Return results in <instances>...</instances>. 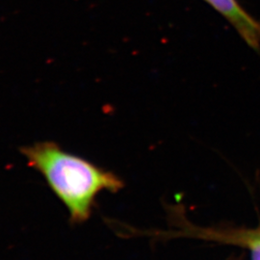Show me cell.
Segmentation results:
<instances>
[{
	"label": "cell",
	"mask_w": 260,
	"mask_h": 260,
	"mask_svg": "<svg viewBox=\"0 0 260 260\" xmlns=\"http://www.w3.org/2000/svg\"><path fill=\"white\" fill-rule=\"evenodd\" d=\"M249 247L251 249L252 260H260V234L249 238Z\"/></svg>",
	"instance_id": "3957f363"
},
{
	"label": "cell",
	"mask_w": 260,
	"mask_h": 260,
	"mask_svg": "<svg viewBox=\"0 0 260 260\" xmlns=\"http://www.w3.org/2000/svg\"><path fill=\"white\" fill-rule=\"evenodd\" d=\"M20 151L28 165L42 174L65 205L73 223H82L90 218L101 192L115 193L123 186L115 174L66 151L53 142L26 146Z\"/></svg>",
	"instance_id": "6da1fadb"
},
{
	"label": "cell",
	"mask_w": 260,
	"mask_h": 260,
	"mask_svg": "<svg viewBox=\"0 0 260 260\" xmlns=\"http://www.w3.org/2000/svg\"><path fill=\"white\" fill-rule=\"evenodd\" d=\"M235 28L246 43L253 48L260 47V23L243 9L237 0H205Z\"/></svg>",
	"instance_id": "7a4b0ae2"
}]
</instances>
